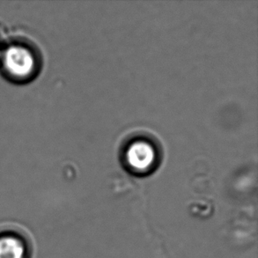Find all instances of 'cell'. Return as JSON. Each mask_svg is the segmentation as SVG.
<instances>
[{"label":"cell","mask_w":258,"mask_h":258,"mask_svg":"<svg viewBox=\"0 0 258 258\" xmlns=\"http://www.w3.org/2000/svg\"><path fill=\"white\" fill-rule=\"evenodd\" d=\"M39 54L28 42L6 43L0 59V67L6 77L15 82L30 81L39 70Z\"/></svg>","instance_id":"obj_1"},{"label":"cell","mask_w":258,"mask_h":258,"mask_svg":"<svg viewBox=\"0 0 258 258\" xmlns=\"http://www.w3.org/2000/svg\"><path fill=\"white\" fill-rule=\"evenodd\" d=\"M24 246L13 237L0 239V258L24 257Z\"/></svg>","instance_id":"obj_2"},{"label":"cell","mask_w":258,"mask_h":258,"mask_svg":"<svg viewBox=\"0 0 258 258\" xmlns=\"http://www.w3.org/2000/svg\"><path fill=\"white\" fill-rule=\"evenodd\" d=\"M4 47H5L4 42H1V41H0V59H1V56H2V54H3Z\"/></svg>","instance_id":"obj_3"}]
</instances>
